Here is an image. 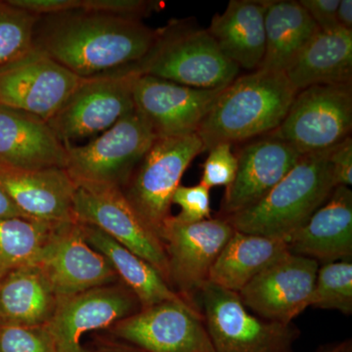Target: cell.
Here are the masks:
<instances>
[{
    "label": "cell",
    "instance_id": "cell-1",
    "mask_svg": "<svg viewBox=\"0 0 352 352\" xmlns=\"http://www.w3.org/2000/svg\"><path fill=\"white\" fill-rule=\"evenodd\" d=\"M162 31L142 20L76 9L38 17L32 45L82 78L139 75Z\"/></svg>",
    "mask_w": 352,
    "mask_h": 352
},
{
    "label": "cell",
    "instance_id": "cell-2",
    "mask_svg": "<svg viewBox=\"0 0 352 352\" xmlns=\"http://www.w3.org/2000/svg\"><path fill=\"white\" fill-rule=\"evenodd\" d=\"M298 92L284 72L258 69L222 90L199 126L205 151L220 143L245 142L274 131Z\"/></svg>",
    "mask_w": 352,
    "mask_h": 352
},
{
    "label": "cell",
    "instance_id": "cell-3",
    "mask_svg": "<svg viewBox=\"0 0 352 352\" xmlns=\"http://www.w3.org/2000/svg\"><path fill=\"white\" fill-rule=\"evenodd\" d=\"M329 154L302 155L258 203L226 219L238 232L286 241L307 223L337 187Z\"/></svg>",
    "mask_w": 352,
    "mask_h": 352
},
{
    "label": "cell",
    "instance_id": "cell-4",
    "mask_svg": "<svg viewBox=\"0 0 352 352\" xmlns=\"http://www.w3.org/2000/svg\"><path fill=\"white\" fill-rule=\"evenodd\" d=\"M239 72V67L222 54L207 29L175 21L163 28L138 74L185 87L217 89L228 87Z\"/></svg>",
    "mask_w": 352,
    "mask_h": 352
},
{
    "label": "cell",
    "instance_id": "cell-5",
    "mask_svg": "<svg viewBox=\"0 0 352 352\" xmlns=\"http://www.w3.org/2000/svg\"><path fill=\"white\" fill-rule=\"evenodd\" d=\"M195 302L215 352H292L300 336L292 324L252 315L237 293L210 281Z\"/></svg>",
    "mask_w": 352,
    "mask_h": 352
},
{
    "label": "cell",
    "instance_id": "cell-6",
    "mask_svg": "<svg viewBox=\"0 0 352 352\" xmlns=\"http://www.w3.org/2000/svg\"><path fill=\"white\" fill-rule=\"evenodd\" d=\"M204 151L203 142L197 133L156 138L122 187L139 217L157 236L171 217V200L183 175Z\"/></svg>",
    "mask_w": 352,
    "mask_h": 352
},
{
    "label": "cell",
    "instance_id": "cell-7",
    "mask_svg": "<svg viewBox=\"0 0 352 352\" xmlns=\"http://www.w3.org/2000/svg\"><path fill=\"white\" fill-rule=\"evenodd\" d=\"M75 182L73 214L76 221L96 227L107 234L151 264L170 285L163 242L146 226L122 188L104 183Z\"/></svg>",
    "mask_w": 352,
    "mask_h": 352
},
{
    "label": "cell",
    "instance_id": "cell-8",
    "mask_svg": "<svg viewBox=\"0 0 352 352\" xmlns=\"http://www.w3.org/2000/svg\"><path fill=\"white\" fill-rule=\"evenodd\" d=\"M352 82L319 85L296 94L274 131L300 155L330 151L351 136Z\"/></svg>",
    "mask_w": 352,
    "mask_h": 352
},
{
    "label": "cell",
    "instance_id": "cell-9",
    "mask_svg": "<svg viewBox=\"0 0 352 352\" xmlns=\"http://www.w3.org/2000/svg\"><path fill=\"white\" fill-rule=\"evenodd\" d=\"M157 136L134 108L83 146L67 145L66 170L75 182L124 186Z\"/></svg>",
    "mask_w": 352,
    "mask_h": 352
},
{
    "label": "cell",
    "instance_id": "cell-10",
    "mask_svg": "<svg viewBox=\"0 0 352 352\" xmlns=\"http://www.w3.org/2000/svg\"><path fill=\"white\" fill-rule=\"evenodd\" d=\"M234 232L230 222L221 217L183 223L171 215L164 222L159 237L168 258L170 287L194 307L212 265Z\"/></svg>",
    "mask_w": 352,
    "mask_h": 352
},
{
    "label": "cell",
    "instance_id": "cell-11",
    "mask_svg": "<svg viewBox=\"0 0 352 352\" xmlns=\"http://www.w3.org/2000/svg\"><path fill=\"white\" fill-rule=\"evenodd\" d=\"M138 76L83 78L48 124L66 145L108 131L133 110L132 85Z\"/></svg>",
    "mask_w": 352,
    "mask_h": 352
},
{
    "label": "cell",
    "instance_id": "cell-12",
    "mask_svg": "<svg viewBox=\"0 0 352 352\" xmlns=\"http://www.w3.org/2000/svg\"><path fill=\"white\" fill-rule=\"evenodd\" d=\"M34 265L43 271L58 300L119 279L108 259L85 241L76 220L55 226Z\"/></svg>",
    "mask_w": 352,
    "mask_h": 352
},
{
    "label": "cell",
    "instance_id": "cell-13",
    "mask_svg": "<svg viewBox=\"0 0 352 352\" xmlns=\"http://www.w3.org/2000/svg\"><path fill=\"white\" fill-rule=\"evenodd\" d=\"M116 337L145 352H215L203 316L185 302L141 308L113 325Z\"/></svg>",
    "mask_w": 352,
    "mask_h": 352
},
{
    "label": "cell",
    "instance_id": "cell-14",
    "mask_svg": "<svg viewBox=\"0 0 352 352\" xmlns=\"http://www.w3.org/2000/svg\"><path fill=\"white\" fill-rule=\"evenodd\" d=\"M141 309L136 296L122 285H107L59 298L43 326L55 352H88L82 346L85 333L110 327Z\"/></svg>",
    "mask_w": 352,
    "mask_h": 352
},
{
    "label": "cell",
    "instance_id": "cell-15",
    "mask_svg": "<svg viewBox=\"0 0 352 352\" xmlns=\"http://www.w3.org/2000/svg\"><path fill=\"white\" fill-rule=\"evenodd\" d=\"M224 88L201 89L148 75H138L132 85L134 108L157 138L197 133Z\"/></svg>",
    "mask_w": 352,
    "mask_h": 352
},
{
    "label": "cell",
    "instance_id": "cell-16",
    "mask_svg": "<svg viewBox=\"0 0 352 352\" xmlns=\"http://www.w3.org/2000/svg\"><path fill=\"white\" fill-rule=\"evenodd\" d=\"M319 267L314 259L289 252L252 279L238 295L245 307L261 319L291 325L310 307Z\"/></svg>",
    "mask_w": 352,
    "mask_h": 352
},
{
    "label": "cell",
    "instance_id": "cell-17",
    "mask_svg": "<svg viewBox=\"0 0 352 352\" xmlns=\"http://www.w3.org/2000/svg\"><path fill=\"white\" fill-rule=\"evenodd\" d=\"M83 78L41 53L0 71V105L48 122Z\"/></svg>",
    "mask_w": 352,
    "mask_h": 352
},
{
    "label": "cell",
    "instance_id": "cell-18",
    "mask_svg": "<svg viewBox=\"0 0 352 352\" xmlns=\"http://www.w3.org/2000/svg\"><path fill=\"white\" fill-rule=\"evenodd\" d=\"M235 180L222 198L219 217H228L258 203L302 156L274 134L249 141L236 154Z\"/></svg>",
    "mask_w": 352,
    "mask_h": 352
},
{
    "label": "cell",
    "instance_id": "cell-19",
    "mask_svg": "<svg viewBox=\"0 0 352 352\" xmlns=\"http://www.w3.org/2000/svg\"><path fill=\"white\" fill-rule=\"evenodd\" d=\"M0 184L27 219L53 226L75 220L76 182L66 168L14 170L0 166Z\"/></svg>",
    "mask_w": 352,
    "mask_h": 352
},
{
    "label": "cell",
    "instance_id": "cell-20",
    "mask_svg": "<svg viewBox=\"0 0 352 352\" xmlns=\"http://www.w3.org/2000/svg\"><path fill=\"white\" fill-rule=\"evenodd\" d=\"M67 145L46 120L0 105V166L14 170L66 168Z\"/></svg>",
    "mask_w": 352,
    "mask_h": 352
},
{
    "label": "cell",
    "instance_id": "cell-21",
    "mask_svg": "<svg viewBox=\"0 0 352 352\" xmlns=\"http://www.w3.org/2000/svg\"><path fill=\"white\" fill-rule=\"evenodd\" d=\"M291 254L330 263L352 258V191L337 186L328 201L286 240Z\"/></svg>",
    "mask_w": 352,
    "mask_h": 352
},
{
    "label": "cell",
    "instance_id": "cell-22",
    "mask_svg": "<svg viewBox=\"0 0 352 352\" xmlns=\"http://www.w3.org/2000/svg\"><path fill=\"white\" fill-rule=\"evenodd\" d=\"M265 0H231L208 28L222 54L239 68L261 69L265 54Z\"/></svg>",
    "mask_w": 352,
    "mask_h": 352
},
{
    "label": "cell",
    "instance_id": "cell-23",
    "mask_svg": "<svg viewBox=\"0 0 352 352\" xmlns=\"http://www.w3.org/2000/svg\"><path fill=\"white\" fill-rule=\"evenodd\" d=\"M296 91L352 82V31L319 30L284 71Z\"/></svg>",
    "mask_w": 352,
    "mask_h": 352
},
{
    "label": "cell",
    "instance_id": "cell-24",
    "mask_svg": "<svg viewBox=\"0 0 352 352\" xmlns=\"http://www.w3.org/2000/svg\"><path fill=\"white\" fill-rule=\"evenodd\" d=\"M289 254L285 240L235 231L212 265L208 281L239 294L252 279Z\"/></svg>",
    "mask_w": 352,
    "mask_h": 352
},
{
    "label": "cell",
    "instance_id": "cell-25",
    "mask_svg": "<svg viewBox=\"0 0 352 352\" xmlns=\"http://www.w3.org/2000/svg\"><path fill=\"white\" fill-rule=\"evenodd\" d=\"M80 226L85 241L108 259L119 279L138 298L141 308L166 302H187L151 264L96 227L83 223Z\"/></svg>",
    "mask_w": 352,
    "mask_h": 352
},
{
    "label": "cell",
    "instance_id": "cell-26",
    "mask_svg": "<svg viewBox=\"0 0 352 352\" xmlns=\"http://www.w3.org/2000/svg\"><path fill=\"white\" fill-rule=\"evenodd\" d=\"M58 302L38 266L19 268L0 280V318L3 323L43 327Z\"/></svg>",
    "mask_w": 352,
    "mask_h": 352
},
{
    "label": "cell",
    "instance_id": "cell-27",
    "mask_svg": "<svg viewBox=\"0 0 352 352\" xmlns=\"http://www.w3.org/2000/svg\"><path fill=\"white\" fill-rule=\"evenodd\" d=\"M265 2V54L259 69L284 72L319 29L300 2Z\"/></svg>",
    "mask_w": 352,
    "mask_h": 352
},
{
    "label": "cell",
    "instance_id": "cell-28",
    "mask_svg": "<svg viewBox=\"0 0 352 352\" xmlns=\"http://www.w3.org/2000/svg\"><path fill=\"white\" fill-rule=\"evenodd\" d=\"M56 226L18 217L0 219V280L14 270L34 265Z\"/></svg>",
    "mask_w": 352,
    "mask_h": 352
},
{
    "label": "cell",
    "instance_id": "cell-29",
    "mask_svg": "<svg viewBox=\"0 0 352 352\" xmlns=\"http://www.w3.org/2000/svg\"><path fill=\"white\" fill-rule=\"evenodd\" d=\"M38 17L0 2V71L34 52L32 34Z\"/></svg>",
    "mask_w": 352,
    "mask_h": 352
},
{
    "label": "cell",
    "instance_id": "cell-30",
    "mask_svg": "<svg viewBox=\"0 0 352 352\" xmlns=\"http://www.w3.org/2000/svg\"><path fill=\"white\" fill-rule=\"evenodd\" d=\"M310 307L352 314V263H325L317 272Z\"/></svg>",
    "mask_w": 352,
    "mask_h": 352
},
{
    "label": "cell",
    "instance_id": "cell-31",
    "mask_svg": "<svg viewBox=\"0 0 352 352\" xmlns=\"http://www.w3.org/2000/svg\"><path fill=\"white\" fill-rule=\"evenodd\" d=\"M0 352L55 351L44 327L3 323L0 326Z\"/></svg>",
    "mask_w": 352,
    "mask_h": 352
},
{
    "label": "cell",
    "instance_id": "cell-32",
    "mask_svg": "<svg viewBox=\"0 0 352 352\" xmlns=\"http://www.w3.org/2000/svg\"><path fill=\"white\" fill-rule=\"evenodd\" d=\"M237 168V156L232 152V145L220 143L208 150L200 183L210 190L221 186L227 189L235 180Z\"/></svg>",
    "mask_w": 352,
    "mask_h": 352
},
{
    "label": "cell",
    "instance_id": "cell-33",
    "mask_svg": "<svg viewBox=\"0 0 352 352\" xmlns=\"http://www.w3.org/2000/svg\"><path fill=\"white\" fill-rule=\"evenodd\" d=\"M171 203L179 206L182 212L175 219L183 223H195L212 219L210 189L201 185L179 186L175 190Z\"/></svg>",
    "mask_w": 352,
    "mask_h": 352
},
{
    "label": "cell",
    "instance_id": "cell-34",
    "mask_svg": "<svg viewBox=\"0 0 352 352\" xmlns=\"http://www.w3.org/2000/svg\"><path fill=\"white\" fill-rule=\"evenodd\" d=\"M161 6L162 2L150 0H82L80 9L141 20Z\"/></svg>",
    "mask_w": 352,
    "mask_h": 352
},
{
    "label": "cell",
    "instance_id": "cell-35",
    "mask_svg": "<svg viewBox=\"0 0 352 352\" xmlns=\"http://www.w3.org/2000/svg\"><path fill=\"white\" fill-rule=\"evenodd\" d=\"M329 162L336 186H351L352 184V138L344 139L330 150Z\"/></svg>",
    "mask_w": 352,
    "mask_h": 352
},
{
    "label": "cell",
    "instance_id": "cell-36",
    "mask_svg": "<svg viewBox=\"0 0 352 352\" xmlns=\"http://www.w3.org/2000/svg\"><path fill=\"white\" fill-rule=\"evenodd\" d=\"M298 2L320 31L340 29L337 21L340 0H300Z\"/></svg>",
    "mask_w": 352,
    "mask_h": 352
},
{
    "label": "cell",
    "instance_id": "cell-37",
    "mask_svg": "<svg viewBox=\"0 0 352 352\" xmlns=\"http://www.w3.org/2000/svg\"><path fill=\"white\" fill-rule=\"evenodd\" d=\"M9 4L36 16L76 10L82 7V0H8Z\"/></svg>",
    "mask_w": 352,
    "mask_h": 352
},
{
    "label": "cell",
    "instance_id": "cell-38",
    "mask_svg": "<svg viewBox=\"0 0 352 352\" xmlns=\"http://www.w3.org/2000/svg\"><path fill=\"white\" fill-rule=\"evenodd\" d=\"M17 217L27 219L0 184V219H17Z\"/></svg>",
    "mask_w": 352,
    "mask_h": 352
},
{
    "label": "cell",
    "instance_id": "cell-39",
    "mask_svg": "<svg viewBox=\"0 0 352 352\" xmlns=\"http://www.w3.org/2000/svg\"><path fill=\"white\" fill-rule=\"evenodd\" d=\"M337 21L340 29L352 31L351 0H340L337 11Z\"/></svg>",
    "mask_w": 352,
    "mask_h": 352
},
{
    "label": "cell",
    "instance_id": "cell-40",
    "mask_svg": "<svg viewBox=\"0 0 352 352\" xmlns=\"http://www.w3.org/2000/svg\"><path fill=\"white\" fill-rule=\"evenodd\" d=\"M95 352H145L129 344H106Z\"/></svg>",
    "mask_w": 352,
    "mask_h": 352
},
{
    "label": "cell",
    "instance_id": "cell-41",
    "mask_svg": "<svg viewBox=\"0 0 352 352\" xmlns=\"http://www.w3.org/2000/svg\"><path fill=\"white\" fill-rule=\"evenodd\" d=\"M317 352H352V342L351 340H344L333 346L323 347Z\"/></svg>",
    "mask_w": 352,
    "mask_h": 352
}]
</instances>
